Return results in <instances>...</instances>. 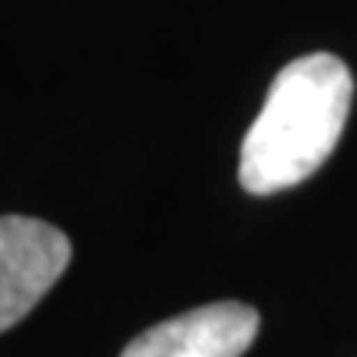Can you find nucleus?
<instances>
[{
    "instance_id": "f03ea898",
    "label": "nucleus",
    "mask_w": 357,
    "mask_h": 357,
    "mask_svg": "<svg viewBox=\"0 0 357 357\" xmlns=\"http://www.w3.org/2000/svg\"><path fill=\"white\" fill-rule=\"evenodd\" d=\"M70 238L30 215H0V334L24 321L70 265Z\"/></svg>"
},
{
    "instance_id": "7ed1b4c3",
    "label": "nucleus",
    "mask_w": 357,
    "mask_h": 357,
    "mask_svg": "<svg viewBox=\"0 0 357 357\" xmlns=\"http://www.w3.org/2000/svg\"><path fill=\"white\" fill-rule=\"evenodd\" d=\"M261 314L242 301H215L159 321L119 357H242L258 337Z\"/></svg>"
},
{
    "instance_id": "f257e3e1",
    "label": "nucleus",
    "mask_w": 357,
    "mask_h": 357,
    "mask_svg": "<svg viewBox=\"0 0 357 357\" xmlns=\"http://www.w3.org/2000/svg\"><path fill=\"white\" fill-rule=\"evenodd\" d=\"M354 77L334 53H307L281 70L265 106L245 132L238 182L252 195H275L318 172L351 116Z\"/></svg>"
}]
</instances>
